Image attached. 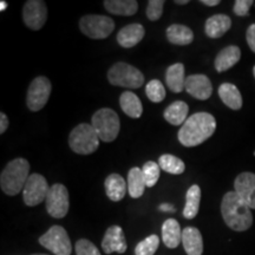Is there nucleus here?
<instances>
[{
  "mask_svg": "<svg viewBox=\"0 0 255 255\" xmlns=\"http://www.w3.org/2000/svg\"><path fill=\"white\" fill-rule=\"evenodd\" d=\"M216 130V121L208 113H196L188 117L178 130V141L183 146L191 148L206 142Z\"/></svg>",
  "mask_w": 255,
  "mask_h": 255,
  "instance_id": "f257e3e1",
  "label": "nucleus"
},
{
  "mask_svg": "<svg viewBox=\"0 0 255 255\" xmlns=\"http://www.w3.org/2000/svg\"><path fill=\"white\" fill-rule=\"evenodd\" d=\"M223 221L235 232H245L253 225V214L250 206L235 191H228L221 202Z\"/></svg>",
  "mask_w": 255,
  "mask_h": 255,
  "instance_id": "f03ea898",
  "label": "nucleus"
},
{
  "mask_svg": "<svg viewBox=\"0 0 255 255\" xmlns=\"http://www.w3.org/2000/svg\"><path fill=\"white\" fill-rule=\"evenodd\" d=\"M30 163L25 158H14L8 162L0 175V187L6 195L15 196L24 189L30 177Z\"/></svg>",
  "mask_w": 255,
  "mask_h": 255,
  "instance_id": "7ed1b4c3",
  "label": "nucleus"
},
{
  "mask_svg": "<svg viewBox=\"0 0 255 255\" xmlns=\"http://www.w3.org/2000/svg\"><path fill=\"white\" fill-rule=\"evenodd\" d=\"M69 145L76 154L90 155L100 146V137L90 124H78L70 132Z\"/></svg>",
  "mask_w": 255,
  "mask_h": 255,
  "instance_id": "20e7f679",
  "label": "nucleus"
},
{
  "mask_svg": "<svg viewBox=\"0 0 255 255\" xmlns=\"http://www.w3.org/2000/svg\"><path fill=\"white\" fill-rule=\"evenodd\" d=\"M92 124L94 129L97 132L101 141L103 142H113L119 136L121 129V122L119 115L116 111L109 108H103L96 111L92 116Z\"/></svg>",
  "mask_w": 255,
  "mask_h": 255,
  "instance_id": "39448f33",
  "label": "nucleus"
},
{
  "mask_svg": "<svg viewBox=\"0 0 255 255\" xmlns=\"http://www.w3.org/2000/svg\"><path fill=\"white\" fill-rule=\"evenodd\" d=\"M109 83L116 87H123L128 89H138L144 83V76L130 64L119 62L114 64L108 71Z\"/></svg>",
  "mask_w": 255,
  "mask_h": 255,
  "instance_id": "423d86ee",
  "label": "nucleus"
},
{
  "mask_svg": "<svg viewBox=\"0 0 255 255\" xmlns=\"http://www.w3.org/2000/svg\"><path fill=\"white\" fill-rule=\"evenodd\" d=\"M79 28L91 39H104L115 30V21L107 15L87 14L79 20Z\"/></svg>",
  "mask_w": 255,
  "mask_h": 255,
  "instance_id": "0eeeda50",
  "label": "nucleus"
},
{
  "mask_svg": "<svg viewBox=\"0 0 255 255\" xmlns=\"http://www.w3.org/2000/svg\"><path fill=\"white\" fill-rule=\"evenodd\" d=\"M39 244L56 255H70L72 252L68 232L62 226H52L39 238Z\"/></svg>",
  "mask_w": 255,
  "mask_h": 255,
  "instance_id": "6e6552de",
  "label": "nucleus"
},
{
  "mask_svg": "<svg viewBox=\"0 0 255 255\" xmlns=\"http://www.w3.org/2000/svg\"><path fill=\"white\" fill-rule=\"evenodd\" d=\"M47 213L55 219H63L68 214L70 208L69 191L64 184L56 183L50 188L46 200Z\"/></svg>",
  "mask_w": 255,
  "mask_h": 255,
  "instance_id": "1a4fd4ad",
  "label": "nucleus"
},
{
  "mask_svg": "<svg viewBox=\"0 0 255 255\" xmlns=\"http://www.w3.org/2000/svg\"><path fill=\"white\" fill-rule=\"evenodd\" d=\"M50 186L46 178L40 174H32L27 178L23 189L24 203L28 207L38 206L46 200Z\"/></svg>",
  "mask_w": 255,
  "mask_h": 255,
  "instance_id": "9d476101",
  "label": "nucleus"
},
{
  "mask_svg": "<svg viewBox=\"0 0 255 255\" xmlns=\"http://www.w3.org/2000/svg\"><path fill=\"white\" fill-rule=\"evenodd\" d=\"M51 90V82L46 77H37L31 82L26 95L27 108L33 113L39 111L45 107L49 101Z\"/></svg>",
  "mask_w": 255,
  "mask_h": 255,
  "instance_id": "9b49d317",
  "label": "nucleus"
},
{
  "mask_svg": "<svg viewBox=\"0 0 255 255\" xmlns=\"http://www.w3.org/2000/svg\"><path fill=\"white\" fill-rule=\"evenodd\" d=\"M47 8L41 0H28L23 8V20L28 28L33 31L40 30L46 23Z\"/></svg>",
  "mask_w": 255,
  "mask_h": 255,
  "instance_id": "f8f14e48",
  "label": "nucleus"
},
{
  "mask_svg": "<svg viewBox=\"0 0 255 255\" xmlns=\"http://www.w3.org/2000/svg\"><path fill=\"white\" fill-rule=\"evenodd\" d=\"M186 91L194 98L206 101L213 94V87L210 79L206 75H190L186 79Z\"/></svg>",
  "mask_w": 255,
  "mask_h": 255,
  "instance_id": "ddd939ff",
  "label": "nucleus"
},
{
  "mask_svg": "<svg viewBox=\"0 0 255 255\" xmlns=\"http://www.w3.org/2000/svg\"><path fill=\"white\" fill-rule=\"evenodd\" d=\"M234 191L250 206L255 209V174L241 173L234 181Z\"/></svg>",
  "mask_w": 255,
  "mask_h": 255,
  "instance_id": "4468645a",
  "label": "nucleus"
},
{
  "mask_svg": "<svg viewBox=\"0 0 255 255\" xmlns=\"http://www.w3.org/2000/svg\"><path fill=\"white\" fill-rule=\"evenodd\" d=\"M127 241L124 237L123 229L120 226H111L107 229L105 235L102 240V248H103L105 254L119 253L123 254L127 251Z\"/></svg>",
  "mask_w": 255,
  "mask_h": 255,
  "instance_id": "2eb2a0df",
  "label": "nucleus"
},
{
  "mask_svg": "<svg viewBox=\"0 0 255 255\" xmlns=\"http://www.w3.org/2000/svg\"><path fill=\"white\" fill-rule=\"evenodd\" d=\"M144 27L141 24H129L123 28H121L117 33V41L122 47L130 49V47L136 46L144 37Z\"/></svg>",
  "mask_w": 255,
  "mask_h": 255,
  "instance_id": "dca6fc26",
  "label": "nucleus"
},
{
  "mask_svg": "<svg viewBox=\"0 0 255 255\" xmlns=\"http://www.w3.org/2000/svg\"><path fill=\"white\" fill-rule=\"evenodd\" d=\"M182 245L188 255H202L203 239L195 227H186L182 231Z\"/></svg>",
  "mask_w": 255,
  "mask_h": 255,
  "instance_id": "f3484780",
  "label": "nucleus"
},
{
  "mask_svg": "<svg viewBox=\"0 0 255 255\" xmlns=\"http://www.w3.org/2000/svg\"><path fill=\"white\" fill-rule=\"evenodd\" d=\"M241 58V50L237 45H229L222 49L215 58V69L218 72H225L238 64Z\"/></svg>",
  "mask_w": 255,
  "mask_h": 255,
  "instance_id": "a211bd4d",
  "label": "nucleus"
},
{
  "mask_svg": "<svg viewBox=\"0 0 255 255\" xmlns=\"http://www.w3.org/2000/svg\"><path fill=\"white\" fill-rule=\"evenodd\" d=\"M232 27V19L226 14H214L207 19L205 25L206 34L209 38L216 39L222 37L223 34Z\"/></svg>",
  "mask_w": 255,
  "mask_h": 255,
  "instance_id": "6ab92c4d",
  "label": "nucleus"
},
{
  "mask_svg": "<svg viewBox=\"0 0 255 255\" xmlns=\"http://www.w3.org/2000/svg\"><path fill=\"white\" fill-rule=\"evenodd\" d=\"M184 65L182 63H175L165 71V83L169 90L175 94H180L186 88V77H184Z\"/></svg>",
  "mask_w": 255,
  "mask_h": 255,
  "instance_id": "aec40b11",
  "label": "nucleus"
},
{
  "mask_svg": "<svg viewBox=\"0 0 255 255\" xmlns=\"http://www.w3.org/2000/svg\"><path fill=\"white\" fill-rule=\"evenodd\" d=\"M162 240L168 248H176L182 242V231L175 219L165 220L162 225Z\"/></svg>",
  "mask_w": 255,
  "mask_h": 255,
  "instance_id": "412c9836",
  "label": "nucleus"
},
{
  "mask_svg": "<svg viewBox=\"0 0 255 255\" xmlns=\"http://www.w3.org/2000/svg\"><path fill=\"white\" fill-rule=\"evenodd\" d=\"M105 191L107 196L114 202H119L126 196L127 183L126 180L119 174H111L105 178Z\"/></svg>",
  "mask_w": 255,
  "mask_h": 255,
  "instance_id": "4be33fe9",
  "label": "nucleus"
},
{
  "mask_svg": "<svg viewBox=\"0 0 255 255\" xmlns=\"http://www.w3.org/2000/svg\"><path fill=\"white\" fill-rule=\"evenodd\" d=\"M219 96L223 103L233 110L241 109L242 104H244L240 90L232 83H223L220 85Z\"/></svg>",
  "mask_w": 255,
  "mask_h": 255,
  "instance_id": "5701e85b",
  "label": "nucleus"
},
{
  "mask_svg": "<svg viewBox=\"0 0 255 255\" xmlns=\"http://www.w3.org/2000/svg\"><path fill=\"white\" fill-rule=\"evenodd\" d=\"M167 38L175 45H189L194 40V33L186 25L173 24L167 28Z\"/></svg>",
  "mask_w": 255,
  "mask_h": 255,
  "instance_id": "b1692460",
  "label": "nucleus"
},
{
  "mask_svg": "<svg viewBox=\"0 0 255 255\" xmlns=\"http://www.w3.org/2000/svg\"><path fill=\"white\" fill-rule=\"evenodd\" d=\"M188 111H189V107L186 102L176 101L164 110L163 116L165 121L173 126H183L188 119Z\"/></svg>",
  "mask_w": 255,
  "mask_h": 255,
  "instance_id": "393cba45",
  "label": "nucleus"
},
{
  "mask_svg": "<svg viewBox=\"0 0 255 255\" xmlns=\"http://www.w3.org/2000/svg\"><path fill=\"white\" fill-rule=\"evenodd\" d=\"M120 104L123 113L131 119H139L143 114L142 102L131 91H126L121 95Z\"/></svg>",
  "mask_w": 255,
  "mask_h": 255,
  "instance_id": "a878e982",
  "label": "nucleus"
},
{
  "mask_svg": "<svg viewBox=\"0 0 255 255\" xmlns=\"http://www.w3.org/2000/svg\"><path fill=\"white\" fill-rule=\"evenodd\" d=\"M104 7L111 14L133 15L138 9V2L135 0H105Z\"/></svg>",
  "mask_w": 255,
  "mask_h": 255,
  "instance_id": "bb28decb",
  "label": "nucleus"
},
{
  "mask_svg": "<svg viewBox=\"0 0 255 255\" xmlns=\"http://www.w3.org/2000/svg\"><path fill=\"white\" fill-rule=\"evenodd\" d=\"M146 184L143 177L142 169L133 167L128 173V191L132 199H139L144 194Z\"/></svg>",
  "mask_w": 255,
  "mask_h": 255,
  "instance_id": "cd10ccee",
  "label": "nucleus"
},
{
  "mask_svg": "<svg viewBox=\"0 0 255 255\" xmlns=\"http://www.w3.org/2000/svg\"><path fill=\"white\" fill-rule=\"evenodd\" d=\"M201 188L197 184H193L187 191L186 206L183 209V216L188 220L196 218L200 209Z\"/></svg>",
  "mask_w": 255,
  "mask_h": 255,
  "instance_id": "c85d7f7f",
  "label": "nucleus"
},
{
  "mask_svg": "<svg viewBox=\"0 0 255 255\" xmlns=\"http://www.w3.org/2000/svg\"><path fill=\"white\" fill-rule=\"evenodd\" d=\"M158 165L162 170L171 175H181L186 170V164L182 159L170 154L159 156Z\"/></svg>",
  "mask_w": 255,
  "mask_h": 255,
  "instance_id": "c756f323",
  "label": "nucleus"
},
{
  "mask_svg": "<svg viewBox=\"0 0 255 255\" xmlns=\"http://www.w3.org/2000/svg\"><path fill=\"white\" fill-rule=\"evenodd\" d=\"M145 95L152 103H161L164 100L167 92H165L164 85L158 79H152L146 84Z\"/></svg>",
  "mask_w": 255,
  "mask_h": 255,
  "instance_id": "7c9ffc66",
  "label": "nucleus"
},
{
  "mask_svg": "<svg viewBox=\"0 0 255 255\" xmlns=\"http://www.w3.org/2000/svg\"><path fill=\"white\" fill-rule=\"evenodd\" d=\"M159 246V238L152 234L139 242L135 248V255H154Z\"/></svg>",
  "mask_w": 255,
  "mask_h": 255,
  "instance_id": "2f4dec72",
  "label": "nucleus"
},
{
  "mask_svg": "<svg viewBox=\"0 0 255 255\" xmlns=\"http://www.w3.org/2000/svg\"><path fill=\"white\" fill-rule=\"evenodd\" d=\"M159 171H161V168H159V165L156 162L149 161L144 163V165L142 167V173L146 187L151 188L157 183L159 178Z\"/></svg>",
  "mask_w": 255,
  "mask_h": 255,
  "instance_id": "473e14b6",
  "label": "nucleus"
},
{
  "mask_svg": "<svg viewBox=\"0 0 255 255\" xmlns=\"http://www.w3.org/2000/svg\"><path fill=\"white\" fill-rule=\"evenodd\" d=\"M163 7H164V1L163 0H149L148 1V7H146V17L149 20L156 21L162 17L163 13Z\"/></svg>",
  "mask_w": 255,
  "mask_h": 255,
  "instance_id": "72a5a7b5",
  "label": "nucleus"
},
{
  "mask_svg": "<svg viewBox=\"0 0 255 255\" xmlns=\"http://www.w3.org/2000/svg\"><path fill=\"white\" fill-rule=\"evenodd\" d=\"M76 254L77 255H102L98 248L87 239H81L76 244Z\"/></svg>",
  "mask_w": 255,
  "mask_h": 255,
  "instance_id": "f704fd0d",
  "label": "nucleus"
},
{
  "mask_svg": "<svg viewBox=\"0 0 255 255\" xmlns=\"http://www.w3.org/2000/svg\"><path fill=\"white\" fill-rule=\"evenodd\" d=\"M254 4L253 0H237L234 4V13L239 17H245L248 14L252 5Z\"/></svg>",
  "mask_w": 255,
  "mask_h": 255,
  "instance_id": "c9c22d12",
  "label": "nucleus"
},
{
  "mask_svg": "<svg viewBox=\"0 0 255 255\" xmlns=\"http://www.w3.org/2000/svg\"><path fill=\"white\" fill-rule=\"evenodd\" d=\"M246 39L250 49L255 53V24L250 25V27L247 28Z\"/></svg>",
  "mask_w": 255,
  "mask_h": 255,
  "instance_id": "e433bc0d",
  "label": "nucleus"
},
{
  "mask_svg": "<svg viewBox=\"0 0 255 255\" xmlns=\"http://www.w3.org/2000/svg\"><path fill=\"white\" fill-rule=\"evenodd\" d=\"M8 128V119L4 113H0V133H4Z\"/></svg>",
  "mask_w": 255,
  "mask_h": 255,
  "instance_id": "4c0bfd02",
  "label": "nucleus"
},
{
  "mask_svg": "<svg viewBox=\"0 0 255 255\" xmlns=\"http://www.w3.org/2000/svg\"><path fill=\"white\" fill-rule=\"evenodd\" d=\"M158 209L161 210V212H165V213H174V212H176V208H175L174 206H171L170 203H162V205H159Z\"/></svg>",
  "mask_w": 255,
  "mask_h": 255,
  "instance_id": "58836bf2",
  "label": "nucleus"
},
{
  "mask_svg": "<svg viewBox=\"0 0 255 255\" xmlns=\"http://www.w3.org/2000/svg\"><path fill=\"white\" fill-rule=\"evenodd\" d=\"M201 2L207 6H216L220 4V0H201Z\"/></svg>",
  "mask_w": 255,
  "mask_h": 255,
  "instance_id": "ea45409f",
  "label": "nucleus"
},
{
  "mask_svg": "<svg viewBox=\"0 0 255 255\" xmlns=\"http://www.w3.org/2000/svg\"><path fill=\"white\" fill-rule=\"evenodd\" d=\"M7 8V2L6 1H4V0H2L1 2H0V11H5V9Z\"/></svg>",
  "mask_w": 255,
  "mask_h": 255,
  "instance_id": "a19ab883",
  "label": "nucleus"
},
{
  "mask_svg": "<svg viewBox=\"0 0 255 255\" xmlns=\"http://www.w3.org/2000/svg\"><path fill=\"white\" fill-rule=\"evenodd\" d=\"M188 0H175V4L177 5H187L188 4Z\"/></svg>",
  "mask_w": 255,
  "mask_h": 255,
  "instance_id": "79ce46f5",
  "label": "nucleus"
},
{
  "mask_svg": "<svg viewBox=\"0 0 255 255\" xmlns=\"http://www.w3.org/2000/svg\"><path fill=\"white\" fill-rule=\"evenodd\" d=\"M253 73H254V77H255V66L253 68Z\"/></svg>",
  "mask_w": 255,
  "mask_h": 255,
  "instance_id": "37998d69",
  "label": "nucleus"
},
{
  "mask_svg": "<svg viewBox=\"0 0 255 255\" xmlns=\"http://www.w3.org/2000/svg\"><path fill=\"white\" fill-rule=\"evenodd\" d=\"M32 255H46V254H32Z\"/></svg>",
  "mask_w": 255,
  "mask_h": 255,
  "instance_id": "c03bdc74",
  "label": "nucleus"
},
{
  "mask_svg": "<svg viewBox=\"0 0 255 255\" xmlns=\"http://www.w3.org/2000/svg\"><path fill=\"white\" fill-rule=\"evenodd\" d=\"M254 155H255V152H254Z\"/></svg>",
  "mask_w": 255,
  "mask_h": 255,
  "instance_id": "a18cd8bd",
  "label": "nucleus"
}]
</instances>
